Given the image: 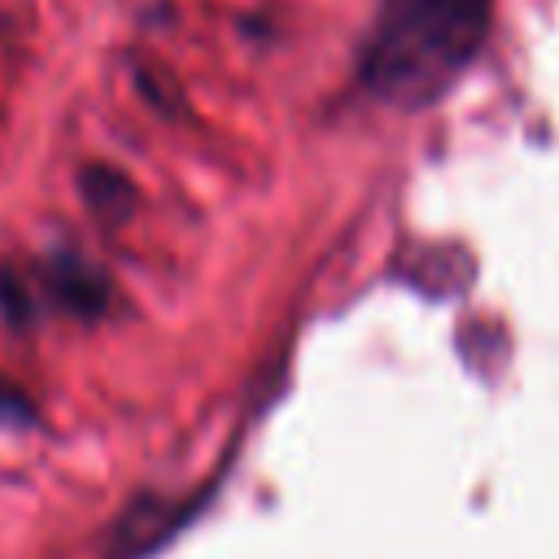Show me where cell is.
<instances>
[{
  "label": "cell",
  "instance_id": "6da1fadb",
  "mask_svg": "<svg viewBox=\"0 0 559 559\" xmlns=\"http://www.w3.org/2000/svg\"><path fill=\"white\" fill-rule=\"evenodd\" d=\"M485 0H380L362 48V83L402 109L437 100L485 39Z\"/></svg>",
  "mask_w": 559,
  "mask_h": 559
}]
</instances>
